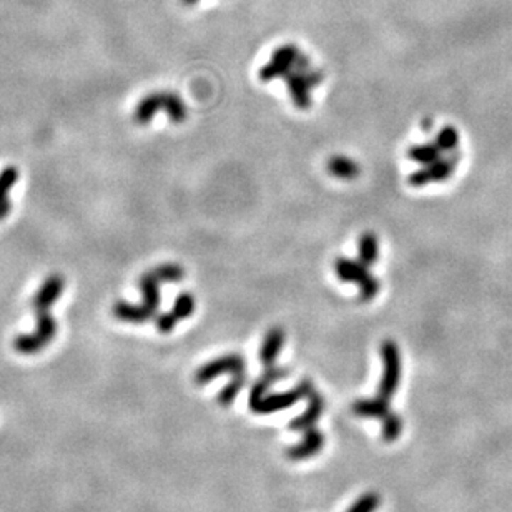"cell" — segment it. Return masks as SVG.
Segmentation results:
<instances>
[{
	"mask_svg": "<svg viewBox=\"0 0 512 512\" xmlns=\"http://www.w3.org/2000/svg\"><path fill=\"white\" fill-rule=\"evenodd\" d=\"M138 286L143 294L142 304H132L127 301H117L113 304V316L118 318L120 321L143 325V323L157 316L158 308H160V282L148 269L147 273L140 277Z\"/></svg>",
	"mask_w": 512,
	"mask_h": 512,
	"instance_id": "6da1fadb",
	"label": "cell"
},
{
	"mask_svg": "<svg viewBox=\"0 0 512 512\" xmlns=\"http://www.w3.org/2000/svg\"><path fill=\"white\" fill-rule=\"evenodd\" d=\"M160 110L167 112L172 122L177 125L185 122L188 117L187 105L180 95L173 94V91H155V94H148L138 101L133 113L135 123L148 125Z\"/></svg>",
	"mask_w": 512,
	"mask_h": 512,
	"instance_id": "7a4b0ae2",
	"label": "cell"
},
{
	"mask_svg": "<svg viewBox=\"0 0 512 512\" xmlns=\"http://www.w3.org/2000/svg\"><path fill=\"white\" fill-rule=\"evenodd\" d=\"M335 273L336 277L341 279L343 283H352L360 288V299L361 301H371L378 296L381 283L378 278H374L373 274L369 273L368 267L361 262H355V260L345 258V256H340V258L335 260Z\"/></svg>",
	"mask_w": 512,
	"mask_h": 512,
	"instance_id": "3957f363",
	"label": "cell"
},
{
	"mask_svg": "<svg viewBox=\"0 0 512 512\" xmlns=\"http://www.w3.org/2000/svg\"><path fill=\"white\" fill-rule=\"evenodd\" d=\"M37 315V330L33 333H23L13 340V347L21 355H35L42 351L48 343L54 340L57 333V323L48 310H38Z\"/></svg>",
	"mask_w": 512,
	"mask_h": 512,
	"instance_id": "277c9868",
	"label": "cell"
},
{
	"mask_svg": "<svg viewBox=\"0 0 512 512\" xmlns=\"http://www.w3.org/2000/svg\"><path fill=\"white\" fill-rule=\"evenodd\" d=\"M381 357H383V378L379 383L378 396L381 399L389 401L393 398L401 379V355L399 347L393 340H386L381 345Z\"/></svg>",
	"mask_w": 512,
	"mask_h": 512,
	"instance_id": "5b68a950",
	"label": "cell"
},
{
	"mask_svg": "<svg viewBox=\"0 0 512 512\" xmlns=\"http://www.w3.org/2000/svg\"><path fill=\"white\" fill-rule=\"evenodd\" d=\"M313 389L315 388H313L311 381L303 379L301 383H299L296 388H293L291 391L265 396V398L256 401V403H251L250 408H251V411L256 414H269L274 411H282V409L291 408V406L296 404L299 399L308 398Z\"/></svg>",
	"mask_w": 512,
	"mask_h": 512,
	"instance_id": "8992f818",
	"label": "cell"
},
{
	"mask_svg": "<svg viewBox=\"0 0 512 512\" xmlns=\"http://www.w3.org/2000/svg\"><path fill=\"white\" fill-rule=\"evenodd\" d=\"M283 80H286L293 104L296 105L299 110H308L311 107L310 90L313 87L320 85V82L323 80V74L315 69H310L306 72L291 70Z\"/></svg>",
	"mask_w": 512,
	"mask_h": 512,
	"instance_id": "52a82bcc",
	"label": "cell"
},
{
	"mask_svg": "<svg viewBox=\"0 0 512 512\" xmlns=\"http://www.w3.org/2000/svg\"><path fill=\"white\" fill-rule=\"evenodd\" d=\"M459 158H461V155H459L457 152H454L451 153V157L439 158L438 162L424 165L421 170L413 172L411 175H409L408 183L413 187H424L429 185V183L446 182L451 178L454 170H456Z\"/></svg>",
	"mask_w": 512,
	"mask_h": 512,
	"instance_id": "ba28073f",
	"label": "cell"
},
{
	"mask_svg": "<svg viewBox=\"0 0 512 512\" xmlns=\"http://www.w3.org/2000/svg\"><path fill=\"white\" fill-rule=\"evenodd\" d=\"M246 373V361L241 355H226L216 360L210 361V363L203 364L200 369L195 373V383L196 384H206L211 379L218 378L221 374H241Z\"/></svg>",
	"mask_w": 512,
	"mask_h": 512,
	"instance_id": "9c48e42d",
	"label": "cell"
},
{
	"mask_svg": "<svg viewBox=\"0 0 512 512\" xmlns=\"http://www.w3.org/2000/svg\"><path fill=\"white\" fill-rule=\"evenodd\" d=\"M65 288V279L62 274H50L42 283V286L37 289V293L32 298L33 311L38 310H50V306L57 299L62 296Z\"/></svg>",
	"mask_w": 512,
	"mask_h": 512,
	"instance_id": "30bf717a",
	"label": "cell"
},
{
	"mask_svg": "<svg viewBox=\"0 0 512 512\" xmlns=\"http://www.w3.org/2000/svg\"><path fill=\"white\" fill-rule=\"evenodd\" d=\"M323 411H325V399L321 398V394L318 393L316 389H313L310 396H308V408L304 409L301 416L294 418L293 421L289 423V429L298 433L315 428V424L318 423V419L321 418Z\"/></svg>",
	"mask_w": 512,
	"mask_h": 512,
	"instance_id": "8fae6325",
	"label": "cell"
},
{
	"mask_svg": "<svg viewBox=\"0 0 512 512\" xmlns=\"http://www.w3.org/2000/svg\"><path fill=\"white\" fill-rule=\"evenodd\" d=\"M323 446H325V436H323V433L311 428L304 433L301 443L294 444L293 447L288 449L286 456L291 459V461H304V459L315 457L316 454L321 451Z\"/></svg>",
	"mask_w": 512,
	"mask_h": 512,
	"instance_id": "7c38bea8",
	"label": "cell"
},
{
	"mask_svg": "<svg viewBox=\"0 0 512 512\" xmlns=\"http://www.w3.org/2000/svg\"><path fill=\"white\" fill-rule=\"evenodd\" d=\"M284 340H286V335H284L283 328L274 326L272 330H268L267 336H265L262 343V350H260V360H262V363L267 366V368L274 364L278 355L282 352Z\"/></svg>",
	"mask_w": 512,
	"mask_h": 512,
	"instance_id": "4fadbf2b",
	"label": "cell"
},
{
	"mask_svg": "<svg viewBox=\"0 0 512 512\" xmlns=\"http://www.w3.org/2000/svg\"><path fill=\"white\" fill-rule=\"evenodd\" d=\"M272 60L282 62V64L289 65L293 70L298 72H306L311 69L310 59H308L296 45H293V43H286V45L278 47L277 50L273 52Z\"/></svg>",
	"mask_w": 512,
	"mask_h": 512,
	"instance_id": "5bb4252c",
	"label": "cell"
},
{
	"mask_svg": "<svg viewBox=\"0 0 512 512\" xmlns=\"http://www.w3.org/2000/svg\"><path fill=\"white\" fill-rule=\"evenodd\" d=\"M352 413L360 418H373V419H384L391 414L389 401L381 399L379 396L369 399H357L351 406Z\"/></svg>",
	"mask_w": 512,
	"mask_h": 512,
	"instance_id": "9a60e30c",
	"label": "cell"
},
{
	"mask_svg": "<svg viewBox=\"0 0 512 512\" xmlns=\"http://www.w3.org/2000/svg\"><path fill=\"white\" fill-rule=\"evenodd\" d=\"M286 374H288V369L277 368V366H268L267 371H265V373L260 376L258 379H256L253 388H251L250 404L256 403V401L265 398V396H267L268 388H272V386L277 383V381L283 379Z\"/></svg>",
	"mask_w": 512,
	"mask_h": 512,
	"instance_id": "2e32d148",
	"label": "cell"
},
{
	"mask_svg": "<svg viewBox=\"0 0 512 512\" xmlns=\"http://www.w3.org/2000/svg\"><path fill=\"white\" fill-rule=\"evenodd\" d=\"M328 172L340 180H355L360 177V165L350 157L335 155L328 160Z\"/></svg>",
	"mask_w": 512,
	"mask_h": 512,
	"instance_id": "e0dca14e",
	"label": "cell"
},
{
	"mask_svg": "<svg viewBox=\"0 0 512 512\" xmlns=\"http://www.w3.org/2000/svg\"><path fill=\"white\" fill-rule=\"evenodd\" d=\"M18 180V170L16 167H6L0 172V220H4L11 211L12 205L9 200V191Z\"/></svg>",
	"mask_w": 512,
	"mask_h": 512,
	"instance_id": "ac0fdd59",
	"label": "cell"
},
{
	"mask_svg": "<svg viewBox=\"0 0 512 512\" xmlns=\"http://www.w3.org/2000/svg\"><path fill=\"white\" fill-rule=\"evenodd\" d=\"M357 255H360V262L364 263L366 267H371L378 262L379 258V241L378 236L371 231H366L360 236L357 241Z\"/></svg>",
	"mask_w": 512,
	"mask_h": 512,
	"instance_id": "d6986e66",
	"label": "cell"
},
{
	"mask_svg": "<svg viewBox=\"0 0 512 512\" xmlns=\"http://www.w3.org/2000/svg\"><path fill=\"white\" fill-rule=\"evenodd\" d=\"M441 148H439L436 143L413 145V147L408 150V157L411 158L413 162L421 163V165H429V163L438 162L439 158H441Z\"/></svg>",
	"mask_w": 512,
	"mask_h": 512,
	"instance_id": "ffe728a7",
	"label": "cell"
},
{
	"mask_svg": "<svg viewBox=\"0 0 512 512\" xmlns=\"http://www.w3.org/2000/svg\"><path fill=\"white\" fill-rule=\"evenodd\" d=\"M245 384H246V373L231 376L230 383L226 384L225 388L218 393V398H216V399H218V403L221 406H225V408H226V406L233 404L236 396H238L240 391L245 388Z\"/></svg>",
	"mask_w": 512,
	"mask_h": 512,
	"instance_id": "44dd1931",
	"label": "cell"
},
{
	"mask_svg": "<svg viewBox=\"0 0 512 512\" xmlns=\"http://www.w3.org/2000/svg\"><path fill=\"white\" fill-rule=\"evenodd\" d=\"M150 272L155 274V278L160 283H180L185 278V269L175 263L158 265V267L152 268Z\"/></svg>",
	"mask_w": 512,
	"mask_h": 512,
	"instance_id": "7402d4cb",
	"label": "cell"
},
{
	"mask_svg": "<svg viewBox=\"0 0 512 512\" xmlns=\"http://www.w3.org/2000/svg\"><path fill=\"white\" fill-rule=\"evenodd\" d=\"M172 313L177 316L178 321L190 318L193 313H195V296H193L191 293H187V291L178 294L175 303H173Z\"/></svg>",
	"mask_w": 512,
	"mask_h": 512,
	"instance_id": "603a6c76",
	"label": "cell"
},
{
	"mask_svg": "<svg viewBox=\"0 0 512 512\" xmlns=\"http://www.w3.org/2000/svg\"><path fill=\"white\" fill-rule=\"evenodd\" d=\"M434 143L441 148V152L454 153L459 147V132L454 127H451V125H447V127L439 130L436 142Z\"/></svg>",
	"mask_w": 512,
	"mask_h": 512,
	"instance_id": "cb8c5ba5",
	"label": "cell"
},
{
	"mask_svg": "<svg viewBox=\"0 0 512 512\" xmlns=\"http://www.w3.org/2000/svg\"><path fill=\"white\" fill-rule=\"evenodd\" d=\"M291 70H293L291 67L284 65V64H282V62L269 60L267 65H263L262 69H260V79H262L263 82H272L274 79H284V77H286Z\"/></svg>",
	"mask_w": 512,
	"mask_h": 512,
	"instance_id": "d4e9b609",
	"label": "cell"
},
{
	"mask_svg": "<svg viewBox=\"0 0 512 512\" xmlns=\"http://www.w3.org/2000/svg\"><path fill=\"white\" fill-rule=\"evenodd\" d=\"M403 431V421L396 413L388 414L383 419V439L386 443H394Z\"/></svg>",
	"mask_w": 512,
	"mask_h": 512,
	"instance_id": "484cf974",
	"label": "cell"
},
{
	"mask_svg": "<svg viewBox=\"0 0 512 512\" xmlns=\"http://www.w3.org/2000/svg\"><path fill=\"white\" fill-rule=\"evenodd\" d=\"M381 504V497L376 492H366L346 512H374Z\"/></svg>",
	"mask_w": 512,
	"mask_h": 512,
	"instance_id": "4316f807",
	"label": "cell"
},
{
	"mask_svg": "<svg viewBox=\"0 0 512 512\" xmlns=\"http://www.w3.org/2000/svg\"><path fill=\"white\" fill-rule=\"evenodd\" d=\"M177 325H178V320H177V316L173 315L172 311H170V313H163V315L157 316V328H158V331L165 333V335H167V333H170V331L175 330Z\"/></svg>",
	"mask_w": 512,
	"mask_h": 512,
	"instance_id": "83f0119b",
	"label": "cell"
},
{
	"mask_svg": "<svg viewBox=\"0 0 512 512\" xmlns=\"http://www.w3.org/2000/svg\"><path fill=\"white\" fill-rule=\"evenodd\" d=\"M423 128H424V130H431V128H433V120H429V118L424 120V122H423Z\"/></svg>",
	"mask_w": 512,
	"mask_h": 512,
	"instance_id": "f1b7e54d",
	"label": "cell"
},
{
	"mask_svg": "<svg viewBox=\"0 0 512 512\" xmlns=\"http://www.w3.org/2000/svg\"><path fill=\"white\" fill-rule=\"evenodd\" d=\"M185 6H195V4H198V0H182Z\"/></svg>",
	"mask_w": 512,
	"mask_h": 512,
	"instance_id": "f546056e",
	"label": "cell"
}]
</instances>
